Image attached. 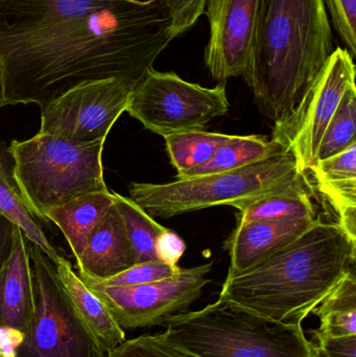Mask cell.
I'll return each instance as SVG.
<instances>
[{
	"instance_id": "obj_1",
	"label": "cell",
	"mask_w": 356,
	"mask_h": 357,
	"mask_svg": "<svg viewBox=\"0 0 356 357\" xmlns=\"http://www.w3.org/2000/svg\"><path fill=\"white\" fill-rule=\"evenodd\" d=\"M173 39L164 0H113L0 52V107L42 108L90 82L137 84Z\"/></svg>"
},
{
	"instance_id": "obj_2",
	"label": "cell",
	"mask_w": 356,
	"mask_h": 357,
	"mask_svg": "<svg viewBox=\"0 0 356 357\" xmlns=\"http://www.w3.org/2000/svg\"><path fill=\"white\" fill-rule=\"evenodd\" d=\"M356 241L342 227L319 220L284 249L231 278L219 298L278 322L304 319L355 270Z\"/></svg>"
},
{
	"instance_id": "obj_3",
	"label": "cell",
	"mask_w": 356,
	"mask_h": 357,
	"mask_svg": "<svg viewBox=\"0 0 356 357\" xmlns=\"http://www.w3.org/2000/svg\"><path fill=\"white\" fill-rule=\"evenodd\" d=\"M334 50L324 0H261L245 81L261 114L286 116Z\"/></svg>"
},
{
	"instance_id": "obj_4",
	"label": "cell",
	"mask_w": 356,
	"mask_h": 357,
	"mask_svg": "<svg viewBox=\"0 0 356 357\" xmlns=\"http://www.w3.org/2000/svg\"><path fill=\"white\" fill-rule=\"evenodd\" d=\"M161 337L196 357H317L302 326L219 298L196 312L176 314Z\"/></svg>"
},
{
	"instance_id": "obj_5",
	"label": "cell",
	"mask_w": 356,
	"mask_h": 357,
	"mask_svg": "<svg viewBox=\"0 0 356 357\" xmlns=\"http://www.w3.org/2000/svg\"><path fill=\"white\" fill-rule=\"evenodd\" d=\"M304 177L294 157L282 154L242 169L167 184L132 182L129 195L152 218H171L217 206L242 211L265 197L305 185Z\"/></svg>"
},
{
	"instance_id": "obj_6",
	"label": "cell",
	"mask_w": 356,
	"mask_h": 357,
	"mask_svg": "<svg viewBox=\"0 0 356 357\" xmlns=\"http://www.w3.org/2000/svg\"><path fill=\"white\" fill-rule=\"evenodd\" d=\"M104 142L77 144L54 136L14 140L15 176L33 211L44 214L86 193L108 191L104 180Z\"/></svg>"
},
{
	"instance_id": "obj_7",
	"label": "cell",
	"mask_w": 356,
	"mask_h": 357,
	"mask_svg": "<svg viewBox=\"0 0 356 357\" xmlns=\"http://www.w3.org/2000/svg\"><path fill=\"white\" fill-rule=\"evenodd\" d=\"M35 312L13 357H108L63 287L56 266L29 243Z\"/></svg>"
},
{
	"instance_id": "obj_8",
	"label": "cell",
	"mask_w": 356,
	"mask_h": 357,
	"mask_svg": "<svg viewBox=\"0 0 356 357\" xmlns=\"http://www.w3.org/2000/svg\"><path fill=\"white\" fill-rule=\"evenodd\" d=\"M225 83H189L175 73L146 71L132 91L125 112L153 133L165 136L202 130L229 111Z\"/></svg>"
},
{
	"instance_id": "obj_9",
	"label": "cell",
	"mask_w": 356,
	"mask_h": 357,
	"mask_svg": "<svg viewBox=\"0 0 356 357\" xmlns=\"http://www.w3.org/2000/svg\"><path fill=\"white\" fill-rule=\"evenodd\" d=\"M353 59L346 48H336L296 107L274 126L272 140L294 157L303 176L317 165L326 129L343 96L355 85Z\"/></svg>"
},
{
	"instance_id": "obj_10",
	"label": "cell",
	"mask_w": 356,
	"mask_h": 357,
	"mask_svg": "<svg viewBox=\"0 0 356 357\" xmlns=\"http://www.w3.org/2000/svg\"><path fill=\"white\" fill-rule=\"evenodd\" d=\"M135 86L123 79L77 86L42 107L39 134L77 144L105 142L127 110Z\"/></svg>"
},
{
	"instance_id": "obj_11",
	"label": "cell",
	"mask_w": 356,
	"mask_h": 357,
	"mask_svg": "<svg viewBox=\"0 0 356 357\" xmlns=\"http://www.w3.org/2000/svg\"><path fill=\"white\" fill-rule=\"evenodd\" d=\"M212 262L146 284L134 287H105L92 279L81 277L85 284L104 302L117 324L125 329L148 328L164 324L176 314L186 312L202 295L210 282Z\"/></svg>"
},
{
	"instance_id": "obj_12",
	"label": "cell",
	"mask_w": 356,
	"mask_h": 357,
	"mask_svg": "<svg viewBox=\"0 0 356 357\" xmlns=\"http://www.w3.org/2000/svg\"><path fill=\"white\" fill-rule=\"evenodd\" d=\"M261 0H207L210 37L205 64L213 79L225 83L248 73L256 36Z\"/></svg>"
},
{
	"instance_id": "obj_13",
	"label": "cell",
	"mask_w": 356,
	"mask_h": 357,
	"mask_svg": "<svg viewBox=\"0 0 356 357\" xmlns=\"http://www.w3.org/2000/svg\"><path fill=\"white\" fill-rule=\"evenodd\" d=\"M29 243L15 227L12 251L0 276V357H13L35 312Z\"/></svg>"
},
{
	"instance_id": "obj_14",
	"label": "cell",
	"mask_w": 356,
	"mask_h": 357,
	"mask_svg": "<svg viewBox=\"0 0 356 357\" xmlns=\"http://www.w3.org/2000/svg\"><path fill=\"white\" fill-rule=\"evenodd\" d=\"M113 0H0V52L61 23L104 8Z\"/></svg>"
},
{
	"instance_id": "obj_15",
	"label": "cell",
	"mask_w": 356,
	"mask_h": 357,
	"mask_svg": "<svg viewBox=\"0 0 356 357\" xmlns=\"http://www.w3.org/2000/svg\"><path fill=\"white\" fill-rule=\"evenodd\" d=\"M320 218L255 220L238 225L226 241L230 268L227 278L236 276L267 259L319 222Z\"/></svg>"
},
{
	"instance_id": "obj_16",
	"label": "cell",
	"mask_w": 356,
	"mask_h": 357,
	"mask_svg": "<svg viewBox=\"0 0 356 357\" xmlns=\"http://www.w3.org/2000/svg\"><path fill=\"white\" fill-rule=\"evenodd\" d=\"M77 264L79 275L96 280L110 278L136 264L123 218L115 205L90 235Z\"/></svg>"
},
{
	"instance_id": "obj_17",
	"label": "cell",
	"mask_w": 356,
	"mask_h": 357,
	"mask_svg": "<svg viewBox=\"0 0 356 357\" xmlns=\"http://www.w3.org/2000/svg\"><path fill=\"white\" fill-rule=\"evenodd\" d=\"M0 214L20 228L27 241L42 250L54 264L62 257L46 233L49 224L33 211L19 186L14 158L6 142H0Z\"/></svg>"
},
{
	"instance_id": "obj_18",
	"label": "cell",
	"mask_w": 356,
	"mask_h": 357,
	"mask_svg": "<svg viewBox=\"0 0 356 357\" xmlns=\"http://www.w3.org/2000/svg\"><path fill=\"white\" fill-rule=\"evenodd\" d=\"M311 172L320 192L338 213V224L356 241V144L336 156L318 161Z\"/></svg>"
},
{
	"instance_id": "obj_19",
	"label": "cell",
	"mask_w": 356,
	"mask_h": 357,
	"mask_svg": "<svg viewBox=\"0 0 356 357\" xmlns=\"http://www.w3.org/2000/svg\"><path fill=\"white\" fill-rule=\"evenodd\" d=\"M113 205L112 191L86 193L48 210L44 218L62 231L77 260L85 250L90 235Z\"/></svg>"
},
{
	"instance_id": "obj_20",
	"label": "cell",
	"mask_w": 356,
	"mask_h": 357,
	"mask_svg": "<svg viewBox=\"0 0 356 357\" xmlns=\"http://www.w3.org/2000/svg\"><path fill=\"white\" fill-rule=\"evenodd\" d=\"M54 266L63 287L104 351L108 354L123 343L125 341V331L117 324L104 302L75 273L70 262L62 256Z\"/></svg>"
},
{
	"instance_id": "obj_21",
	"label": "cell",
	"mask_w": 356,
	"mask_h": 357,
	"mask_svg": "<svg viewBox=\"0 0 356 357\" xmlns=\"http://www.w3.org/2000/svg\"><path fill=\"white\" fill-rule=\"evenodd\" d=\"M288 154L281 146L261 136H234L224 142L204 165L187 172L177 178L200 177L242 169L278 155Z\"/></svg>"
},
{
	"instance_id": "obj_22",
	"label": "cell",
	"mask_w": 356,
	"mask_h": 357,
	"mask_svg": "<svg viewBox=\"0 0 356 357\" xmlns=\"http://www.w3.org/2000/svg\"><path fill=\"white\" fill-rule=\"evenodd\" d=\"M319 317L317 337L356 335V277L355 270L345 275L339 284L313 310Z\"/></svg>"
},
{
	"instance_id": "obj_23",
	"label": "cell",
	"mask_w": 356,
	"mask_h": 357,
	"mask_svg": "<svg viewBox=\"0 0 356 357\" xmlns=\"http://www.w3.org/2000/svg\"><path fill=\"white\" fill-rule=\"evenodd\" d=\"M230 135L194 130L165 136L167 153L178 175L204 165L210 160L215 151L229 139Z\"/></svg>"
},
{
	"instance_id": "obj_24",
	"label": "cell",
	"mask_w": 356,
	"mask_h": 357,
	"mask_svg": "<svg viewBox=\"0 0 356 357\" xmlns=\"http://www.w3.org/2000/svg\"><path fill=\"white\" fill-rule=\"evenodd\" d=\"M317 218V210L305 189V185H302L251 204L238 213V225L248 224L255 220Z\"/></svg>"
},
{
	"instance_id": "obj_25",
	"label": "cell",
	"mask_w": 356,
	"mask_h": 357,
	"mask_svg": "<svg viewBox=\"0 0 356 357\" xmlns=\"http://www.w3.org/2000/svg\"><path fill=\"white\" fill-rule=\"evenodd\" d=\"M115 207L123 218L127 237L135 255L136 264L157 259L155 245L167 228L161 226L130 197L112 191Z\"/></svg>"
},
{
	"instance_id": "obj_26",
	"label": "cell",
	"mask_w": 356,
	"mask_h": 357,
	"mask_svg": "<svg viewBox=\"0 0 356 357\" xmlns=\"http://www.w3.org/2000/svg\"><path fill=\"white\" fill-rule=\"evenodd\" d=\"M356 86H351L343 96L330 121L321 146L318 161L336 156L356 144Z\"/></svg>"
},
{
	"instance_id": "obj_27",
	"label": "cell",
	"mask_w": 356,
	"mask_h": 357,
	"mask_svg": "<svg viewBox=\"0 0 356 357\" xmlns=\"http://www.w3.org/2000/svg\"><path fill=\"white\" fill-rule=\"evenodd\" d=\"M181 268L178 266L165 264L160 260H154V261L134 264L123 272L104 280H96L90 277L87 278L92 279L98 284L105 285V287H134V285L146 284V283L157 282V281L171 278L179 274Z\"/></svg>"
},
{
	"instance_id": "obj_28",
	"label": "cell",
	"mask_w": 356,
	"mask_h": 357,
	"mask_svg": "<svg viewBox=\"0 0 356 357\" xmlns=\"http://www.w3.org/2000/svg\"><path fill=\"white\" fill-rule=\"evenodd\" d=\"M108 357H196L165 341L160 335L127 340L109 352Z\"/></svg>"
},
{
	"instance_id": "obj_29",
	"label": "cell",
	"mask_w": 356,
	"mask_h": 357,
	"mask_svg": "<svg viewBox=\"0 0 356 357\" xmlns=\"http://www.w3.org/2000/svg\"><path fill=\"white\" fill-rule=\"evenodd\" d=\"M330 10L332 25L349 54H356V0H324Z\"/></svg>"
},
{
	"instance_id": "obj_30",
	"label": "cell",
	"mask_w": 356,
	"mask_h": 357,
	"mask_svg": "<svg viewBox=\"0 0 356 357\" xmlns=\"http://www.w3.org/2000/svg\"><path fill=\"white\" fill-rule=\"evenodd\" d=\"M171 18V29L176 38L194 26L205 14L207 0H164Z\"/></svg>"
},
{
	"instance_id": "obj_31",
	"label": "cell",
	"mask_w": 356,
	"mask_h": 357,
	"mask_svg": "<svg viewBox=\"0 0 356 357\" xmlns=\"http://www.w3.org/2000/svg\"><path fill=\"white\" fill-rule=\"evenodd\" d=\"M317 357H356V335L317 337L313 341Z\"/></svg>"
},
{
	"instance_id": "obj_32",
	"label": "cell",
	"mask_w": 356,
	"mask_h": 357,
	"mask_svg": "<svg viewBox=\"0 0 356 357\" xmlns=\"http://www.w3.org/2000/svg\"><path fill=\"white\" fill-rule=\"evenodd\" d=\"M185 250L186 245L183 239L169 229H167L158 237L155 245L157 259L173 266H177Z\"/></svg>"
},
{
	"instance_id": "obj_33",
	"label": "cell",
	"mask_w": 356,
	"mask_h": 357,
	"mask_svg": "<svg viewBox=\"0 0 356 357\" xmlns=\"http://www.w3.org/2000/svg\"><path fill=\"white\" fill-rule=\"evenodd\" d=\"M16 225L0 214V276L12 251Z\"/></svg>"
},
{
	"instance_id": "obj_34",
	"label": "cell",
	"mask_w": 356,
	"mask_h": 357,
	"mask_svg": "<svg viewBox=\"0 0 356 357\" xmlns=\"http://www.w3.org/2000/svg\"><path fill=\"white\" fill-rule=\"evenodd\" d=\"M0 102H1V85H0Z\"/></svg>"
}]
</instances>
